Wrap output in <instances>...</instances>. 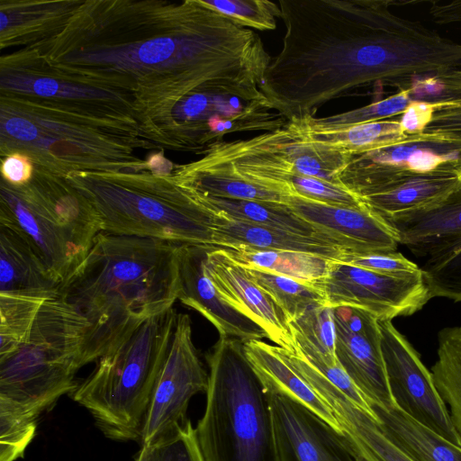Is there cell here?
<instances>
[{
	"mask_svg": "<svg viewBox=\"0 0 461 461\" xmlns=\"http://www.w3.org/2000/svg\"><path fill=\"white\" fill-rule=\"evenodd\" d=\"M460 187L461 179L455 176L402 177L361 201L384 219L434 205Z\"/></svg>",
	"mask_w": 461,
	"mask_h": 461,
	"instance_id": "obj_23",
	"label": "cell"
},
{
	"mask_svg": "<svg viewBox=\"0 0 461 461\" xmlns=\"http://www.w3.org/2000/svg\"><path fill=\"white\" fill-rule=\"evenodd\" d=\"M181 244L101 231L58 297L87 321L84 362L98 360L178 300Z\"/></svg>",
	"mask_w": 461,
	"mask_h": 461,
	"instance_id": "obj_2",
	"label": "cell"
},
{
	"mask_svg": "<svg viewBox=\"0 0 461 461\" xmlns=\"http://www.w3.org/2000/svg\"><path fill=\"white\" fill-rule=\"evenodd\" d=\"M333 312L338 362L372 406L397 408L386 374L378 320L352 307H336Z\"/></svg>",
	"mask_w": 461,
	"mask_h": 461,
	"instance_id": "obj_11",
	"label": "cell"
},
{
	"mask_svg": "<svg viewBox=\"0 0 461 461\" xmlns=\"http://www.w3.org/2000/svg\"><path fill=\"white\" fill-rule=\"evenodd\" d=\"M420 268L430 299L445 297L461 302V244L427 258Z\"/></svg>",
	"mask_w": 461,
	"mask_h": 461,
	"instance_id": "obj_31",
	"label": "cell"
},
{
	"mask_svg": "<svg viewBox=\"0 0 461 461\" xmlns=\"http://www.w3.org/2000/svg\"><path fill=\"white\" fill-rule=\"evenodd\" d=\"M245 267H254L312 284L327 272L331 258L301 252L255 249L249 248L222 249Z\"/></svg>",
	"mask_w": 461,
	"mask_h": 461,
	"instance_id": "obj_25",
	"label": "cell"
},
{
	"mask_svg": "<svg viewBox=\"0 0 461 461\" xmlns=\"http://www.w3.org/2000/svg\"><path fill=\"white\" fill-rule=\"evenodd\" d=\"M148 166L154 176H163L172 170V164L160 154L151 156L148 161Z\"/></svg>",
	"mask_w": 461,
	"mask_h": 461,
	"instance_id": "obj_40",
	"label": "cell"
},
{
	"mask_svg": "<svg viewBox=\"0 0 461 461\" xmlns=\"http://www.w3.org/2000/svg\"><path fill=\"white\" fill-rule=\"evenodd\" d=\"M387 437L413 461H461V447L444 438L399 408L373 406Z\"/></svg>",
	"mask_w": 461,
	"mask_h": 461,
	"instance_id": "obj_24",
	"label": "cell"
},
{
	"mask_svg": "<svg viewBox=\"0 0 461 461\" xmlns=\"http://www.w3.org/2000/svg\"><path fill=\"white\" fill-rule=\"evenodd\" d=\"M189 191L215 217L320 238L349 251L342 244L297 216L284 203L212 197Z\"/></svg>",
	"mask_w": 461,
	"mask_h": 461,
	"instance_id": "obj_22",
	"label": "cell"
},
{
	"mask_svg": "<svg viewBox=\"0 0 461 461\" xmlns=\"http://www.w3.org/2000/svg\"><path fill=\"white\" fill-rule=\"evenodd\" d=\"M182 186L205 196L284 203L287 197L247 181L228 164L204 156L174 177Z\"/></svg>",
	"mask_w": 461,
	"mask_h": 461,
	"instance_id": "obj_21",
	"label": "cell"
},
{
	"mask_svg": "<svg viewBox=\"0 0 461 461\" xmlns=\"http://www.w3.org/2000/svg\"><path fill=\"white\" fill-rule=\"evenodd\" d=\"M2 87L44 97L95 98L107 96L105 92L93 88L74 86L50 77H33L18 74L2 76Z\"/></svg>",
	"mask_w": 461,
	"mask_h": 461,
	"instance_id": "obj_33",
	"label": "cell"
},
{
	"mask_svg": "<svg viewBox=\"0 0 461 461\" xmlns=\"http://www.w3.org/2000/svg\"><path fill=\"white\" fill-rule=\"evenodd\" d=\"M442 161H446L445 156H438L432 151L416 149L409 157L406 163L411 170L426 173L433 170Z\"/></svg>",
	"mask_w": 461,
	"mask_h": 461,
	"instance_id": "obj_39",
	"label": "cell"
},
{
	"mask_svg": "<svg viewBox=\"0 0 461 461\" xmlns=\"http://www.w3.org/2000/svg\"><path fill=\"white\" fill-rule=\"evenodd\" d=\"M208 248L181 244L178 300L209 321L220 337L235 338L242 342L267 339L263 329L224 300L206 275L203 264Z\"/></svg>",
	"mask_w": 461,
	"mask_h": 461,
	"instance_id": "obj_15",
	"label": "cell"
},
{
	"mask_svg": "<svg viewBox=\"0 0 461 461\" xmlns=\"http://www.w3.org/2000/svg\"><path fill=\"white\" fill-rule=\"evenodd\" d=\"M350 442L355 452L356 461H377L370 453H368L362 447L358 446L357 444L354 443L351 440Z\"/></svg>",
	"mask_w": 461,
	"mask_h": 461,
	"instance_id": "obj_42",
	"label": "cell"
},
{
	"mask_svg": "<svg viewBox=\"0 0 461 461\" xmlns=\"http://www.w3.org/2000/svg\"><path fill=\"white\" fill-rule=\"evenodd\" d=\"M246 268L256 284L283 311L288 322L314 306L326 304L322 294L312 284L258 268Z\"/></svg>",
	"mask_w": 461,
	"mask_h": 461,
	"instance_id": "obj_28",
	"label": "cell"
},
{
	"mask_svg": "<svg viewBox=\"0 0 461 461\" xmlns=\"http://www.w3.org/2000/svg\"><path fill=\"white\" fill-rule=\"evenodd\" d=\"M278 5L285 33L259 88L288 122L313 116L319 105L392 74L397 58L382 3L280 0Z\"/></svg>",
	"mask_w": 461,
	"mask_h": 461,
	"instance_id": "obj_1",
	"label": "cell"
},
{
	"mask_svg": "<svg viewBox=\"0 0 461 461\" xmlns=\"http://www.w3.org/2000/svg\"><path fill=\"white\" fill-rule=\"evenodd\" d=\"M383 220L415 256L440 255L461 244V187L434 205Z\"/></svg>",
	"mask_w": 461,
	"mask_h": 461,
	"instance_id": "obj_16",
	"label": "cell"
},
{
	"mask_svg": "<svg viewBox=\"0 0 461 461\" xmlns=\"http://www.w3.org/2000/svg\"><path fill=\"white\" fill-rule=\"evenodd\" d=\"M32 164L29 157L21 153L7 156L2 163V176L8 185L22 186L28 184L32 176Z\"/></svg>",
	"mask_w": 461,
	"mask_h": 461,
	"instance_id": "obj_36",
	"label": "cell"
},
{
	"mask_svg": "<svg viewBox=\"0 0 461 461\" xmlns=\"http://www.w3.org/2000/svg\"><path fill=\"white\" fill-rule=\"evenodd\" d=\"M284 204L353 254L393 252L398 248V240L388 224L366 205H331L294 194L287 196Z\"/></svg>",
	"mask_w": 461,
	"mask_h": 461,
	"instance_id": "obj_14",
	"label": "cell"
},
{
	"mask_svg": "<svg viewBox=\"0 0 461 461\" xmlns=\"http://www.w3.org/2000/svg\"><path fill=\"white\" fill-rule=\"evenodd\" d=\"M207 386L208 374L193 341L190 316L177 313L146 413L141 446H151L184 423L190 400Z\"/></svg>",
	"mask_w": 461,
	"mask_h": 461,
	"instance_id": "obj_9",
	"label": "cell"
},
{
	"mask_svg": "<svg viewBox=\"0 0 461 461\" xmlns=\"http://www.w3.org/2000/svg\"><path fill=\"white\" fill-rule=\"evenodd\" d=\"M204 271L224 300L263 329L267 339L287 353H294L287 319L273 299L249 276L247 268L218 247L209 246Z\"/></svg>",
	"mask_w": 461,
	"mask_h": 461,
	"instance_id": "obj_13",
	"label": "cell"
},
{
	"mask_svg": "<svg viewBox=\"0 0 461 461\" xmlns=\"http://www.w3.org/2000/svg\"><path fill=\"white\" fill-rule=\"evenodd\" d=\"M207 7L231 19L239 25L259 31L276 28L281 18L279 5L268 0H201Z\"/></svg>",
	"mask_w": 461,
	"mask_h": 461,
	"instance_id": "obj_32",
	"label": "cell"
},
{
	"mask_svg": "<svg viewBox=\"0 0 461 461\" xmlns=\"http://www.w3.org/2000/svg\"><path fill=\"white\" fill-rule=\"evenodd\" d=\"M86 319L59 297L41 306L26 340L0 357V397L40 413L73 393L77 372L85 365Z\"/></svg>",
	"mask_w": 461,
	"mask_h": 461,
	"instance_id": "obj_6",
	"label": "cell"
},
{
	"mask_svg": "<svg viewBox=\"0 0 461 461\" xmlns=\"http://www.w3.org/2000/svg\"><path fill=\"white\" fill-rule=\"evenodd\" d=\"M2 132L23 143L33 142L39 137V129L34 122L20 116H2Z\"/></svg>",
	"mask_w": 461,
	"mask_h": 461,
	"instance_id": "obj_37",
	"label": "cell"
},
{
	"mask_svg": "<svg viewBox=\"0 0 461 461\" xmlns=\"http://www.w3.org/2000/svg\"><path fill=\"white\" fill-rule=\"evenodd\" d=\"M243 346L246 357L264 390L280 393L300 402L343 434L330 407L291 366L278 346L262 339H251L243 342Z\"/></svg>",
	"mask_w": 461,
	"mask_h": 461,
	"instance_id": "obj_19",
	"label": "cell"
},
{
	"mask_svg": "<svg viewBox=\"0 0 461 461\" xmlns=\"http://www.w3.org/2000/svg\"><path fill=\"white\" fill-rule=\"evenodd\" d=\"M299 122L312 141L346 151L351 155L389 146L400 139V122L375 121L336 130H314Z\"/></svg>",
	"mask_w": 461,
	"mask_h": 461,
	"instance_id": "obj_27",
	"label": "cell"
},
{
	"mask_svg": "<svg viewBox=\"0 0 461 461\" xmlns=\"http://www.w3.org/2000/svg\"><path fill=\"white\" fill-rule=\"evenodd\" d=\"M47 300L37 295L0 293V357L13 352L26 340Z\"/></svg>",
	"mask_w": 461,
	"mask_h": 461,
	"instance_id": "obj_29",
	"label": "cell"
},
{
	"mask_svg": "<svg viewBox=\"0 0 461 461\" xmlns=\"http://www.w3.org/2000/svg\"><path fill=\"white\" fill-rule=\"evenodd\" d=\"M205 409L195 434L204 461H278L272 415L243 342L220 337L206 354Z\"/></svg>",
	"mask_w": 461,
	"mask_h": 461,
	"instance_id": "obj_3",
	"label": "cell"
},
{
	"mask_svg": "<svg viewBox=\"0 0 461 461\" xmlns=\"http://www.w3.org/2000/svg\"><path fill=\"white\" fill-rule=\"evenodd\" d=\"M68 182L93 206L103 231L213 247L212 215L173 177L85 174Z\"/></svg>",
	"mask_w": 461,
	"mask_h": 461,
	"instance_id": "obj_5",
	"label": "cell"
},
{
	"mask_svg": "<svg viewBox=\"0 0 461 461\" xmlns=\"http://www.w3.org/2000/svg\"><path fill=\"white\" fill-rule=\"evenodd\" d=\"M288 324L296 349L309 361L330 366L339 363L332 307L314 306Z\"/></svg>",
	"mask_w": 461,
	"mask_h": 461,
	"instance_id": "obj_26",
	"label": "cell"
},
{
	"mask_svg": "<svg viewBox=\"0 0 461 461\" xmlns=\"http://www.w3.org/2000/svg\"><path fill=\"white\" fill-rule=\"evenodd\" d=\"M309 384L330 407L343 434L377 461H413L387 437L380 423L357 407L322 375H313Z\"/></svg>",
	"mask_w": 461,
	"mask_h": 461,
	"instance_id": "obj_20",
	"label": "cell"
},
{
	"mask_svg": "<svg viewBox=\"0 0 461 461\" xmlns=\"http://www.w3.org/2000/svg\"><path fill=\"white\" fill-rule=\"evenodd\" d=\"M40 415L26 405L0 397V461L23 456L35 436Z\"/></svg>",
	"mask_w": 461,
	"mask_h": 461,
	"instance_id": "obj_30",
	"label": "cell"
},
{
	"mask_svg": "<svg viewBox=\"0 0 461 461\" xmlns=\"http://www.w3.org/2000/svg\"><path fill=\"white\" fill-rule=\"evenodd\" d=\"M0 223L17 228L60 285L89 252L102 225L95 209L69 182L39 179L2 185Z\"/></svg>",
	"mask_w": 461,
	"mask_h": 461,
	"instance_id": "obj_7",
	"label": "cell"
},
{
	"mask_svg": "<svg viewBox=\"0 0 461 461\" xmlns=\"http://www.w3.org/2000/svg\"><path fill=\"white\" fill-rule=\"evenodd\" d=\"M148 461H204L189 420L149 447Z\"/></svg>",
	"mask_w": 461,
	"mask_h": 461,
	"instance_id": "obj_34",
	"label": "cell"
},
{
	"mask_svg": "<svg viewBox=\"0 0 461 461\" xmlns=\"http://www.w3.org/2000/svg\"><path fill=\"white\" fill-rule=\"evenodd\" d=\"M312 285L326 305L361 309L379 321L412 315L430 299L420 269L393 276L332 259L326 274Z\"/></svg>",
	"mask_w": 461,
	"mask_h": 461,
	"instance_id": "obj_8",
	"label": "cell"
},
{
	"mask_svg": "<svg viewBox=\"0 0 461 461\" xmlns=\"http://www.w3.org/2000/svg\"><path fill=\"white\" fill-rule=\"evenodd\" d=\"M414 89L416 95H430L438 94L442 89V86L436 80L428 79L418 84Z\"/></svg>",
	"mask_w": 461,
	"mask_h": 461,
	"instance_id": "obj_41",
	"label": "cell"
},
{
	"mask_svg": "<svg viewBox=\"0 0 461 461\" xmlns=\"http://www.w3.org/2000/svg\"><path fill=\"white\" fill-rule=\"evenodd\" d=\"M264 392L272 415L278 461H356L345 435L292 398Z\"/></svg>",
	"mask_w": 461,
	"mask_h": 461,
	"instance_id": "obj_12",
	"label": "cell"
},
{
	"mask_svg": "<svg viewBox=\"0 0 461 461\" xmlns=\"http://www.w3.org/2000/svg\"><path fill=\"white\" fill-rule=\"evenodd\" d=\"M149 447L141 446L135 461H148Z\"/></svg>",
	"mask_w": 461,
	"mask_h": 461,
	"instance_id": "obj_43",
	"label": "cell"
},
{
	"mask_svg": "<svg viewBox=\"0 0 461 461\" xmlns=\"http://www.w3.org/2000/svg\"><path fill=\"white\" fill-rule=\"evenodd\" d=\"M386 374L397 408L444 438L461 447L450 413L431 372L392 321H379Z\"/></svg>",
	"mask_w": 461,
	"mask_h": 461,
	"instance_id": "obj_10",
	"label": "cell"
},
{
	"mask_svg": "<svg viewBox=\"0 0 461 461\" xmlns=\"http://www.w3.org/2000/svg\"><path fill=\"white\" fill-rule=\"evenodd\" d=\"M338 260L377 273L393 276L410 275L420 269L418 265L397 251L348 254Z\"/></svg>",
	"mask_w": 461,
	"mask_h": 461,
	"instance_id": "obj_35",
	"label": "cell"
},
{
	"mask_svg": "<svg viewBox=\"0 0 461 461\" xmlns=\"http://www.w3.org/2000/svg\"><path fill=\"white\" fill-rule=\"evenodd\" d=\"M212 246L221 249L249 248L319 255L331 259L352 254L328 240L269 228L218 218L212 215L209 223Z\"/></svg>",
	"mask_w": 461,
	"mask_h": 461,
	"instance_id": "obj_17",
	"label": "cell"
},
{
	"mask_svg": "<svg viewBox=\"0 0 461 461\" xmlns=\"http://www.w3.org/2000/svg\"><path fill=\"white\" fill-rule=\"evenodd\" d=\"M432 114V105L427 103H411L403 112L400 126L402 131L415 132L424 128Z\"/></svg>",
	"mask_w": 461,
	"mask_h": 461,
	"instance_id": "obj_38",
	"label": "cell"
},
{
	"mask_svg": "<svg viewBox=\"0 0 461 461\" xmlns=\"http://www.w3.org/2000/svg\"><path fill=\"white\" fill-rule=\"evenodd\" d=\"M59 284L17 228L0 223V293L58 297Z\"/></svg>",
	"mask_w": 461,
	"mask_h": 461,
	"instance_id": "obj_18",
	"label": "cell"
},
{
	"mask_svg": "<svg viewBox=\"0 0 461 461\" xmlns=\"http://www.w3.org/2000/svg\"><path fill=\"white\" fill-rule=\"evenodd\" d=\"M176 316L171 307L145 321L98 358L95 370L72 393L107 438L140 439Z\"/></svg>",
	"mask_w": 461,
	"mask_h": 461,
	"instance_id": "obj_4",
	"label": "cell"
}]
</instances>
